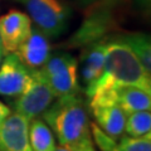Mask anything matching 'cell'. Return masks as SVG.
<instances>
[{
  "label": "cell",
  "instance_id": "17",
  "mask_svg": "<svg viewBox=\"0 0 151 151\" xmlns=\"http://www.w3.org/2000/svg\"><path fill=\"white\" fill-rule=\"evenodd\" d=\"M73 151H96L94 149V144L92 141V137H88L86 140H83L82 142H79L78 145H76L74 147H70Z\"/></svg>",
  "mask_w": 151,
  "mask_h": 151
},
{
  "label": "cell",
  "instance_id": "5",
  "mask_svg": "<svg viewBox=\"0 0 151 151\" xmlns=\"http://www.w3.org/2000/svg\"><path fill=\"white\" fill-rule=\"evenodd\" d=\"M30 74L32 79L29 86L15 98L14 110L29 120H33L40 117L42 113L53 103L54 96L39 70L30 69Z\"/></svg>",
  "mask_w": 151,
  "mask_h": 151
},
{
  "label": "cell",
  "instance_id": "3",
  "mask_svg": "<svg viewBox=\"0 0 151 151\" xmlns=\"http://www.w3.org/2000/svg\"><path fill=\"white\" fill-rule=\"evenodd\" d=\"M25 8L30 20L47 37L55 38L67 29L70 9L62 0H14Z\"/></svg>",
  "mask_w": 151,
  "mask_h": 151
},
{
  "label": "cell",
  "instance_id": "15",
  "mask_svg": "<svg viewBox=\"0 0 151 151\" xmlns=\"http://www.w3.org/2000/svg\"><path fill=\"white\" fill-rule=\"evenodd\" d=\"M125 132L131 137H141L151 132L150 111H137L126 116Z\"/></svg>",
  "mask_w": 151,
  "mask_h": 151
},
{
  "label": "cell",
  "instance_id": "19",
  "mask_svg": "<svg viewBox=\"0 0 151 151\" xmlns=\"http://www.w3.org/2000/svg\"><path fill=\"white\" fill-rule=\"evenodd\" d=\"M54 151H73L70 147H68V146H63V145H59V146H55Z\"/></svg>",
  "mask_w": 151,
  "mask_h": 151
},
{
  "label": "cell",
  "instance_id": "8",
  "mask_svg": "<svg viewBox=\"0 0 151 151\" xmlns=\"http://www.w3.org/2000/svg\"><path fill=\"white\" fill-rule=\"evenodd\" d=\"M29 124L28 117L10 112L0 125L1 151H33L29 142Z\"/></svg>",
  "mask_w": 151,
  "mask_h": 151
},
{
  "label": "cell",
  "instance_id": "14",
  "mask_svg": "<svg viewBox=\"0 0 151 151\" xmlns=\"http://www.w3.org/2000/svg\"><path fill=\"white\" fill-rule=\"evenodd\" d=\"M122 40L130 47L132 52L139 58L141 65L144 69L151 74V44H150V37L146 34H129L125 37H121Z\"/></svg>",
  "mask_w": 151,
  "mask_h": 151
},
{
  "label": "cell",
  "instance_id": "22",
  "mask_svg": "<svg viewBox=\"0 0 151 151\" xmlns=\"http://www.w3.org/2000/svg\"><path fill=\"white\" fill-rule=\"evenodd\" d=\"M0 52H3V47H1V40H0Z\"/></svg>",
  "mask_w": 151,
  "mask_h": 151
},
{
  "label": "cell",
  "instance_id": "20",
  "mask_svg": "<svg viewBox=\"0 0 151 151\" xmlns=\"http://www.w3.org/2000/svg\"><path fill=\"white\" fill-rule=\"evenodd\" d=\"M82 1L87 4V3H94V1H98V0H82Z\"/></svg>",
  "mask_w": 151,
  "mask_h": 151
},
{
  "label": "cell",
  "instance_id": "12",
  "mask_svg": "<svg viewBox=\"0 0 151 151\" xmlns=\"http://www.w3.org/2000/svg\"><path fill=\"white\" fill-rule=\"evenodd\" d=\"M96 124L100 129L113 139H120L125 132L126 113L116 103H106L91 107Z\"/></svg>",
  "mask_w": 151,
  "mask_h": 151
},
{
  "label": "cell",
  "instance_id": "21",
  "mask_svg": "<svg viewBox=\"0 0 151 151\" xmlns=\"http://www.w3.org/2000/svg\"><path fill=\"white\" fill-rule=\"evenodd\" d=\"M1 58H3V52H0V63H1Z\"/></svg>",
  "mask_w": 151,
  "mask_h": 151
},
{
  "label": "cell",
  "instance_id": "10",
  "mask_svg": "<svg viewBox=\"0 0 151 151\" xmlns=\"http://www.w3.org/2000/svg\"><path fill=\"white\" fill-rule=\"evenodd\" d=\"M106 57V42H96L89 44V47L82 53L81 63H79V77L84 86L86 94L89 97L92 89L101 78L105 65Z\"/></svg>",
  "mask_w": 151,
  "mask_h": 151
},
{
  "label": "cell",
  "instance_id": "18",
  "mask_svg": "<svg viewBox=\"0 0 151 151\" xmlns=\"http://www.w3.org/2000/svg\"><path fill=\"white\" fill-rule=\"evenodd\" d=\"M10 108H9L5 103H3L0 101V125H1V122L6 119V117L10 115Z\"/></svg>",
  "mask_w": 151,
  "mask_h": 151
},
{
  "label": "cell",
  "instance_id": "23",
  "mask_svg": "<svg viewBox=\"0 0 151 151\" xmlns=\"http://www.w3.org/2000/svg\"><path fill=\"white\" fill-rule=\"evenodd\" d=\"M0 151H1V149H0Z\"/></svg>",
  "mask_w": 151,
  "mask_h": 151
},
{
  "label": "cell",
  "instance_id": "6",
  "mask_svg": "<svg viewBox=\"0 0 151 151\" xmlns=\"http://www.w3.org/2000/svg\"><path fill=\"white\" fill-rule=\"evenodd\" d=\"M32 20L27 13L13 9L0 17V40L3 53H15L32 30Z\"/></svg>",
  "mask_w": 151,
  "mask_h": 151
},
{
  "label": "cell",
  "instance_id": "1",
  "mask_svg": "<svg viewBox=\"0 0 151 151\" xmlns=\"http://www.w3.org/2000/svg\"><path fill=\"white\" fill-rule=\"evenodd\" d=\"M125 84L136 86L151 92V74L144 69L139 58L122 38H115L106 42L103 72L89 97L94 93Z\"/></svg>",
  "mask_w": 151,
  "mask_h": 151
},
{
  "label": "cell",
  "instance_id": "4",
  "mask_svg": "<svg viewBox=\"0 0 151 151\" xmlns=\"http://www.w3.org/2000/svg\"><path fill=\"white\" fill-rule=\"evenodd\" d=\"M49 86L54 98L77 93L78 63L69 53L50 54L48 60L38 68Z\"/></svg>",
  "mask_w": 151,
  "mask_h": 151
},
{
  "label": "cell",
  "instance_id": "16",
  "mask_svg": "<svg viewBox=\"0 0 151 151\" xmlns=\"http://www.w3.org/2000/svg\"><path fill=\"white\" fill-rule=\"evenodd\" d=\"M116 151H151V134L141 137L121 136L116 144Z\"/></svg>",
  "mask_w": 151,
  "mask_h": 151
},
{
  "label": "cell",
  "instance_id": "11",
  "mask_svg": "<svg viewBox=\"0 0 151 151\" xmlns=\"http://www.w3.org/2000/svg\"><path fill=\"white\" fill-rule=\"evenodd\" d=\"M112 23V15L107 9L92 13L87 19H84L82 25L70 39L72 45H87L101 40V38L111 28Z\"/></svg>",
  "mask_w": 151,
  "mask_h": 151
},
{
  "label": "cell",
  "instance_id": "9",
  "mask_svg": "<svg viewBox=\"0 0 151 151\" xmlns=\"http://www.w3.org/2000/svg\"><path fill=\"white\" fill-rule=\"evenodd\" d=\"M14 54L29 69L40 68L52 54L49 37L38 28H32L29 35L19 45Z\"/></svg>",
  "mask_w": 151,
  "mask_h": 151
},
{
  "label": "cell",
  "instance_id": "13",
  "mask_svg": "<svg viewBox=\"0 0 151 151\" xmlns=\"http://www.w3.org/2000/svg\"><path fill=\"white\" fill-rule=\"evenodd\" d=\"M29 142L33 151H54L57 146L53 132L40 117L30 120Z\"/></svg>",
  "mask_w": 151,
  "mask_h": 151
},
{
  "label": "cell",
  "instance_id": "7",
  "mask_svg": "<svg viewBox=\"0 0 151 151\" xmlns=\"http://www.w3.org/2000/svg\"><path fill=\"white\" fill-rule=\"evenodd\" d=\"M30 79V69L14 53L8 54L0 63V96L17 98L29 86Z\"/></svg>",
  "mask_w": 151,
  "mask_h": 151
},
{
  "label": "cell",
  "instance_id": "2",
  "mask_svg": "<svg viewBox=\"0 0 151 151\" xmlns=\"http://www.w3.org/2000/svg\"><path fill=\"white\" fill-rule=\"evenodd\" d=\"M42 120L49 126L63 146L74 147L91 137V122L86 106L77 93L58 97L42 113Z\"/></svg>",
  "mask_w": 151,
  "mask_h": 151
}]
</instances>
